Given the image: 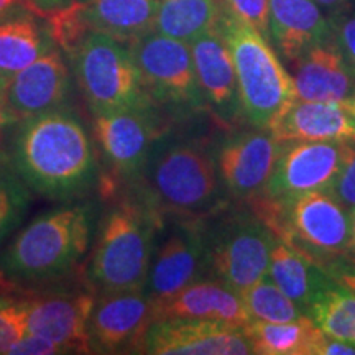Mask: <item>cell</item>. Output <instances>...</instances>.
<instances>
[{
	"instance_id": "6da1fadb",
	"label": "cell",
	"mask_w": 355,
	"mask_h": 355,
	"mask_svg": "<svg viewBox=\"0 0 355 355\" xmlns=\"http://www.w3.org/2000/svg\"><path fill=\"white\" fill-rule=\"evenodd\" d=\"M8 155L28 188L53 201L81 199L99 183L92 133L68 107L17 122Z\"/></svg>"
},
{
	"instance_id": "7a4b0ae2",
	"label": "cell",
	"mask_w": 355,
	"mask_h": 355,
	"mask_svg": "<svg viewBox=\"0 0 355 355\" xmlns=\"http://www.w3.org/2000/svg\"><path fill=\"white\" fill-rule=\"evenodd\" d=\"M97 220V204L83 198L43 212L3 250L0 272L19 283L64 277L91 252Z\"/></svg>"
},
{
	"instance_id": "3957f363",
	"label": "cell",
	"mask_w": 355,
	"mask_h": 355,
	"mask_svg": "<svg viewBox=\"0 0 355 355\" xmlns=\"http://www.w3.org/2000/svg\"><path fill=\"white\" fill-rule=\"evenodd\" d=\"M132 184L137 196L158 214L209 211L220 194L216 153L201 140L158 135Z\"/></svg>"
},
{
	"instance_id": "277c9868",
	"label": "cell",
	"mask_w": 355,
	"mask_h": 355,
	"mask_svg": "<svg viewBox=\"0 0 355 355\" xmlns=\"http://www.w3.org/2000/svg\"><path fill=\"white\" fill-rule=\"evenodd\" d=\"M159 220L162 214L135 193L110 204L97 220L89 255L87 279L92 290H144Z\"/></svg>"
},
{
	"instance_id": "5b68a950",
	"label": "cell",
	"mask_w": 355,
	"mask_h": 355,
	"mask_svg": "<svg viewBox=\"0 0 355 355\" xmlns=\"http://www.w3.org/2000/svg\"><path fill=\"white\" fill-rule=\"evenodd\" d=\"M232 56L242 112L259 130L270 125L296 99L291 74L282 64L270 40L254 26L220 12L217 25Z\"/></svg>"
},
{
	"instance_id": "8992f818",
	"label": "cell",
	"mask_w": 355,
	"mask_h": 355,
	"mask_svg": "<svg viewBox=\"0 0 355 355\" xmlns=\"http://www.w3.org/2000/svg\"><path fill=\"white\" fill-rule=\"evenodd\" d=\"M255 214L278 239L290 243L311 261L345 259L350 235L349 211L329 191H309L277 202L263 194L252 198Z\"/></svg>"
},
{
	"instance_id": "52a82bcc",
	"label": "cell",
	"mask_w": 355,
	"mask_h": 355,
	"mask_svg": "<svg viewBox=\"0 0 355 355\" xmlns=\"http://www.w3.org/2000/svg\"><path fill=\"white\" fill-rule=\"evenodd\" d=\"M69 58L74 79L91 114L153 105L132 46L125 42L91 32Z\"/></svg>"
},
{
	"instance_id": "ba28073f",
	"label": "cell",
	"mask_w": 355,
	"mask_h": 355,
	"mask_svg": "<svg viewBox=\"0 0 355 355\" xmlns=\"http://www.w3.org/2000/svg\"><path fill=\"white\" fill-rule=\"evenodd\" d=\"M206 237L207 272L239 295L266 275L277 235L257 214L230 216Z\"/></svg>"
},
{
	"instance_id": "9c48e42d",
	"label": "cell",
	"mask_w": 355,
	"mask_h": 355,
	"mask_svg": "<svg viewBox=\"0 0 355 355\" xmlns=\"http://www.w3.org/2000/svg\"><path fill=\"white\" fill-rule=\"evenodd\" d=\"M132 53L153 104L181 114L207 109L189 43L150 32L132 43Z\"/></svg>"
},
{
	"instance_id": "30bf717a",
	"label": "cell",
	"mask_w": 355,
	"mask_h": 355,
	"mask_svg": "<svg viewBox=\"0 0 355 355\" xmlns=\"http://www.w3.org/2000/svg\"><path fill=\"white\" fill-rule=\"evenodd\" d=\"M158 135L153 105L92 114V139L112 176L102 188L105 199L115 196L119 181L132 184L139 178Z\"/></svg>"
},
{
	"instance_id": "8fae6325",
	"label": "cell",
	"mask_w": 355,
	"mask_h": 355,
	"mask_svg": "<svg viewBox=\"0 0 355 355\" xmlns=\"http://www.w3.org/2000/svg\"><path fill=\"white\" fill-rule=\"evenodd\" d=\"M135 352L150 355H248L254 354L242 327L206 319H155Z\"/></svg>"
},
{
	"instance_id": "7c38bea8",
	"label": "cell",
	"mask_w": 355,
	"mask_h": 355,
	"mask_svg": "<svg viewBox=\"0 0 355 355\" xmlns=\"http://www.w3.org/2000/svg\"><path fill=\"white\" fill-rule=\"evenodd\" d=\"M352 141H298L282 146L261 194L285 202L309 191H327L343 168Z\"/></svg>"
},
{
	"instance_id": "4fadbf2b",
	"label": "cell",
	"mask_w": 355,
	"mask_h": 355,
	"mask_svg": "<svg viewBox=\"0 0 355 355\" xmlns=\"http://www.w3.org/2000/svg\"><path fill=\"white\" fill-rule=\"evenodd\" d=\"M206 272V227L196 219H186L178 222L155 248L144 291L153 303L166 300Z\"/></svg>"
},
{
	"instance_id": "5bb4252c",
	"label": "cell",
	"mask_w": 355,
	"mask_h": 355,
	"mask_svg": "<svg viewBox=\"0 0 355 355\" xmlns=\"http://www.w3.org/2000/svg\"><path fill=\"white\" fill-rule=\"evenodd\" d=\"M89 318V352H135L153 321V303L144 290L99 293Z\"/></svg>"
},
{
	"instance_id": "9a60e30c",
	"label": "cell",
	"mask_w": 355,
	"mask_h": 355,
	"mask_svg": "<svg viewBox=\"0 0 355 355\" xmlns=\"http://www.w3.org/2000/svg\"><path fill=\"white\" fill-rule=\"evenodd\" d=\"M282 146L268 130L234 133L216 148L220 184L237 199L261 194L277 165Z\"/></svg>"
},
{
	"instance_id": "2e32d148",
	"label": "cell",
	"mask_w": 355,
	"mask_h": 355,
	"mask_svg": "<svg viewBox=\"0 0 355 355\" xmlns=\"http://www.w3.org/2000/svg\"><path fill=\"white\" fill-rule=\"evenodd\" d=\"M25 300L28 334L46 337L68 354H91L87 329L96 303L92 290H55Z\"/></svg>"
},
{
	"instance_id": "e0dca14e",
	"label": "cell",
	"mask_w": 355,
	"mask_h": 355,
	"mask_svg": "<svg viewBox=\"0 0 355 355\" xmlns=\"http://www.w3.org/2000/svg\"><path fill=\"white\" fill-rule=\"evenodd\" d=\"M73 94V76L56 48L8 79L6 107L21 119L66 107Z\"/></svg>"
},
{
	"instance_id": "ac0fdd59",
	"label": "cell",
	"mask_w": 355,
	"mask_h": 355,
	"mask_svg": "<svg viewBox=\"0 0 355 355\" xmlns=\"http://www.w3.org/2000/svg\"><path fill=\"white\" fill-rule=\"evenodd\" d=\"M268 132L279 145L298 141H355V101L295 99L275 119Z\"/></svg>"
},
{
	"instance_id": "d6986e66",
	"label": "cell",
	"mask_w": 355,
	"mask_h": 355,
	"mask_svg": "<svg viewBox=\"0 0 355 355\" xmlns=\"http://www.w3.org/2000/svg\"><path fill=\"white\" fill-rule=\"evenodd\" d=\"M295 97L313 102H354L355 71L339 51L334 38L314 44L291 61Z\"/></svg>"
},
{
	"instance_id": "ffe728a7",
	"label": "cell",
	"mask_w": 355,
	"mask_h": 355,
	"mask_svg": "<svg viewBox=\"0 0 355 355\" xmlns=\"http://www.w3.org/2000/svg\"><path fill=\"white\" fill-rule=\"evenodd\" d=\"M199 87L207 109L222 123H230L242 112L241 92L232 56L219 30H212L189 43Z\"/></svg>"
},
{
	"instance_id": "44dd1931",
	"label": "cell",
	"mask_w": 355,
	"mask_h": 355,
	"mask_svg": "<svg viewBox=\"0 0 355 355\" xmlns=\"http://www.w3.org/2000/svg\"><path fill=\"white\" fill-rule=\"evenodd\" d=\"M152 314L153 321L162 318L206 319L242 329L254 321L241 295L214 277L198 278L170 298L155 301Z\"/></svg>"
},
{
	"instance_id": "7402d4cb",
	"label": "cell",
	"mask_w": 355,
	"mask_h": 355,
	"mask_svg": "<svg viewBox=\"0 0 355 355\" xmlns=\"http://www.w3.org/2000/svg\"><path fill=\"white\" fill-rule=\"evenodd\" d=\"M268 33L288 63L332 38L331 21L314 0H270Z\"/></svg>"
},
{
	"instance_id": "603a6c76",
	"label": "cell",
	"mask_w": 355,
	"mask_h": 355,
	"mask_svg": "<svg viewBox=\"0 0 355 355\" xmlns=\"http://www.w3.org/2000/svg\"><path fill=\"white\" fill-rule=\"evenodd\" d=\"M158 3L159 0H86L81 2V13L89 32L133 43L155 32Z\"/></svg>"
},
{
	"instance_id": "cb8c5ba5",
	"label": "cell",
	"mask_w": 355,
	"mask_h": 355,
	"mask_svg": "<svg viewBox=\"0 0 355 355\" xmlns=\"http://www.w3.org/2000/svg\"><path fill=\"white\" fill-rule=\"evenodd\" d=\"M37 13L24 10L0 20V74L12 78L56 44Z\"/></svg>"
},
{
	"instance_id": "d4e9b609",
	"label": "cell",
	"mask_w": 355,
	"mask_h": 355,
	"mask_svg": "<svg viewBox=\"0 0 355 355\" xmlns=\"http://www.w3.org/2000/svg\"><path fill=\"white\" fill-rule=\"evenodd\" d=\"M266 275L303 311V314L308 313L311 301L316 296V293L331 282L321 266L278 237L270 252Z\"/></svg>"
},
{
	"instance_id": "484cf974",
	"label": "cell",
	"mask_w": 355,
	"mask_h": 355,
	"mask_svg": "<svg viewBox=\"0 0 355 355\" xmlns=\"http://www.w3.org/2000/svg\"><path fill=\"white\" fill-rule=\"evenodd\" d=\"M243 331L260 355H319L327 337L308 314L290 322L252 321Z\"/></svg>"
},
{
	"instance_id": "4316f807",
	"label": "cell",
	"mask_w": 355,
	"mask_h": 355,
	"mask_svg": "<svg viewBox=\"0 0 355 355\" xmlns=\"http://www.w3.org/2000/svg\"><path fill=\"white\" fill-rule=\"evenodd\" d=\"M220 7L216 0H159L155 32L191 43L217 30Z\"/></svg>"
},
{
	"instance_id": "83f0119b",
	"label": "cell",
	"mask_w": 355,
	"mask_h": 355,
	"mask_svg": "<svg viewBox=\"0 0 355 355\" xmlns=\"http://www.w3.org/2000/svg\"><path fill=\"white\" fill-rule=\"evenodd\" d=\"M308 316L326 336L355 345V295L331 279L316 293Z\"/></svg>"
},
{
	"instance_id": "f1b7e54d",
	"label": "cell",
	"mask_w": 355,
	"mask_h": 355,
	"mask_svg": "<svg viewBox=\"0 0 355 355\" xmlns=\"http://www.w3.org/2000/svg\"><path fill=\"white\" fill-rule=\"evenodd\" d=\"M32 193L12 165L8 150L0 153V243L21 224L32 204Z\"/></svg>"
},
{
	"instance_id": "f546056e",
	"label": "cell",
	"mask_w": 355,
	"mask_h": 355,
	"mask_svg": "<svg viewBox=\"0 0 355 355\" xmlns=\"http://www.w3.org/2000/svg\"><path fill=\"white\" fill-rule=\"evenodd\" d=\"M241 298L254 321L290 322L303 316V311L275 285L268 275H263L255 285L243 291Z\"/></svg>"
},
{
	"instance_id": "4dcf8cb0",
	"label": "cell",
	"mask_w": 355,
	"mask_h": 355,
	"mask_svg": "<svg viewBox=\"0 0 355 355\" xmlns=\"http://www.w3.org/2000/svg\"><path fill=\"white\" fill-rule=\"evenodd\" d=\"M26 334V300L0 295V355Z\"/></svg>"
},
{
	"instance_id": "1f68e13d",
	"label": "cell",
	"mask_w": 355,
	"mask_h": 355,
	"mask_svg": "<svg viewBox=\"0 0 355 355\" xmlns=\"http://www.w3.org/2000/svg\"><path fill=\"white\" fill-rule=\"evenodd\" d=\"M216 2L220 7V12L254 26L257 32L270 40V0H216Z\"/></svg>"
},
{
	"instance_id": "d6a6232c",
	"label": "cell",
	"mask_w": 355,
	"mask_h": 355,
	"mask_svg": "<svg viewBox=\"0 0 355 355\" xmlns=\"http://www.w3.org/2000/svg\"><path fill=\"white\" fill-rule=\"evenodd\" d=\"M327 191L347 211L355 207V141L350 144L343 168L337 173L334 183Z\"/></svg>"
},
{
	"instance_id": "836d02e7",
	"label": "cell",
	"mask_w": 355,
	"mask_h": 355,
	"mask_svg": "<svg viewBox=\"0 0 355 355\" xmlns=\"http://www.w3.org/2000/svg\"><path fill=\"white\" fill-rule=\"evenodd\" d=\"M329 21L337 48L355 71V13L343 10L329 17Z\"/></svg>"
},
{
	"instance_id": "e575fe53",
	"label": "cell",
	"mask_w": 355,
	"mask_h": 355,
	"mask_svg": "<svg viewBox=\"0 0 355 355\" xmlns=\"http://www.w3.org/2000/svg\"><path fill=\"white\" fill-rule=\"evenodd\" d=\"M68 350L38 334H26L8 349L7 355H58Z\"/></svg>"
},
{
	"instance_id": "d590c367",
	"label": "cell",
	"mask_w": 355,
	"mask_h": 355,
	"mask_svg": "<svg viewBox=\"0 0 355 355\" xmlns=\"http://www.w3.org/2000/svg\"><path fill=\"white\" fill-rule=\"evenodd\" d=\"M321 268L332 282L355 295V263L347 259H336L322 263Z\"/></svg>"
},
{
	"instance_id": "8d00e7d4",
	"label": "cell",
	"mask_w": 355,
	"mask_h": 355,
	"mask_svg": "<svg viewBox=\"0 0 355 355\" xmlns=\"http://www.w3.org/2000/svg\"><path fill=\"white\" fill-rule=\"evenodd\" d=\"M319 355H355V345L327 336Z\"/></svg>"
},
{
	"instance_id": "74e56055",
	"label": "cell",
	"mask_w": 355,
	"mask_h": 355,
	"mask_svg": "<svg viewBox=\"0 0 355 355\" xmlns=\"http://www.w3.org/2000/svg\"><path fill=\"white\" fill-rule=\"evenodd\" d=\"M19 121L20 119L15 117L7 107H0V153L7 152L6 139Z\"/></svg>"
},
{
	"instance_id": "f35d334b",
	"label": "cell",
	"mask_w": 355,
	"mask_h": 355,
	"mask_svg": "<svg viewBox=\"0 0 355 355\" xmlns=\"http://www.w3.org/2000/svg\"><path fill=\"white\" fill-rule=\"evenodd\" d=\"M24 10L35 12L32 0H0V20Z\"/></svg>"
},
{
	"instance_id": "ab89813d",
	"label": "cell",
	"mask_w": 355,
	"mask_h": 355,
	"mask_svg": "<svg viewBox=\"0 0 355 355\" xmlns=\"http://www.w3.org/2000/svg\"><path fill=\"white\" fill-rule=\"evenodd\" d=\"M73 2L74 0H32V3L35 7V13H37L38 17L43 15L44 12L56 10V8L66 7Z\"/></svg>"
},
{
	"instance_id": "60d3db41",
	"label": "cell",
	"mask_w": 355,
	"mask_h": 355,
	"mask_svg": "<svg viewBox=\"0 0 355 355\" xmlns=\"http://www.w3.org/2000/svg\"><path fill=\"white\" fill-rule=\"evenodd\" d=\"M314 2L327 13V17H332L336 13L345 10L350 0H314Z\"/></svg>"
},
{
	"instance_id": "b9f144b4",
	"label": "cell",
	"mask_w": 355,
	"mask_h": 355,
	"mask_svg": "<svg viewBox=\"0 0 355 355\" xmlns=\"http://www.w3.org/2000/svg\"><path fill=\"white\" fill-rule=\"evenodd\" d=\"M349 220H350V235H349V245L345 259L355 263V207L349 211Z\"/></svg>"
},
{
	"instance_id": "7bdbcfd3",
	"label": "cell",
	"mask_w": 355,
	"mask_h": 355,
	"mask_svg": "<svg viewBox=\"0 0 355 355\" xmlns=\"http://www.w3.org/2000/svg\"><path fill=\"white\" fill-rule=\"evenodd\" d=\"M8 79L0 74V107H6L7 101V89H8Z\"/></svg>"
},
{
	"instance_id": "ee69618b",
	"label": "cell",
	"mask_w": 355,
	"mask_h": 355,
	"mask_svg": "<svg viewBox=\"0 0 355 355\" xmlns=\"http://www.w3.org/2000/svg\"><path fill=\"white\" fill-rule=\"evenodd\" d=\"M78 2H86V0H78Z\"/></svg>"
}]
</instances>
